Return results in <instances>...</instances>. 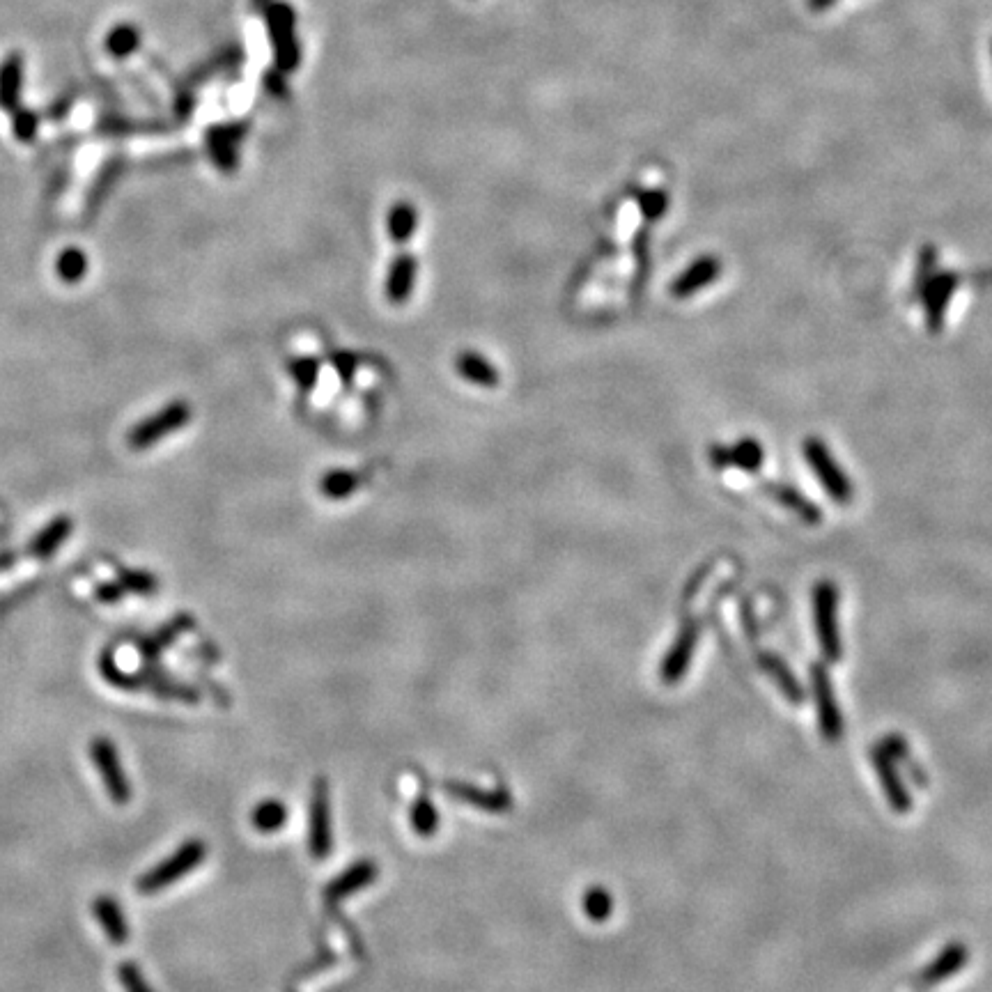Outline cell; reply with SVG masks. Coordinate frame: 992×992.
<instances>
[{"label": "cell", "instance_id": "6da1fadb", "mask_svg": "<svg viewBox=\"0 0 992 992\" xmlns=\"http://www.w3.org/2000/svg\"><path fill=\"white\" fill-rule=\"evenodd\" d=\"M207 855V846L203 841H186L177 848L173 855L164 862H159L152 871H147L138 880V891L141 894H157V891H164L168 887H173L177 880H182L184 875H189L193 868H198L203 864V859Z\"/></svg>", "mask_w": 992, "mask_h": 992}, {"label": "cell", "instance_id": "7a4b0ae2", "mask_svg": "<svg viewBox=\"0 0 992 992\" xmlns=\"http://www.w3.org/2000/svg\"><path fill=\"white\" fill-rule=\"evenodd\" d=\"M189 421H191L189 402L182 400L170 402V405L161 407L159 412H154L152 416L138 421L134 428L127 432V446L131 451H147V448L157 446L161 439H166L177 430H182Z\"/></svg>", "mask_w": 992, "mask_h": 992}, {"label": "cell", "instance_id": "3957f363", "mask_svg": "<svg viewBox=\"0 0 992 992\" xmlns=\"http://www.w3.org/2000/svg\"><path fill=\"white\" fill-rule=\"evenodd\" d=\"M90 758L95 763L99 777L104 781V788L108 797L115 804H127L131 800V781L127 779V774L122 770L118 747H115L113 740L99 735L90 742Z\"/></svg>", "mask_w": 992, "mask_h": 992}, {"label": "cell", "instance_id": "277c9868", "mask_svg": "<svg viewBox=\"0 0 992 992\" xmlns=\"http://www.w3.org/2000/svg\"><path fill=\"white\" fill-rule=\"evenodd\" d=\"M804 457L806 464L813 469V474L818 476L820 483H823L825 490L832 494V499L836 503H850L852 501V485L848 476L843 474L839 464L829 453V448L820 441L818 437L804 439Z\"/></svg>", "mask_w": 992, "mask_h": 992}, {"label": "cell", "instance_id": "5b68a950", "mask_svg": "<svg viewBox=\"0 0 992 992\" xmlns=\"http://www.w3.org/2000/svg\"><path fill=\"white\" fill-rule=\"evenodd\" d=\"M813 614H816V630L820 646H823L829 660H839L841 657V641L839 630H836V604H839V593L832 581H820L813 591Z\"/></svg>", "mask_w": 992, "mask_h": 992}, {"label": "cell", "instance_id": "8992f818", "mask_svg": "<svg viewBox=\"0 0 992 992\" xmlns=\"http://www.w3.org/2000/svg\"><path fill=\"white\" fill-rule=\"evenodd\" d=\"M310 852L313 857L324 859L333 848V832H331V804H329V788L320 779L313 790V800H310Z\"/></svg>", "mask_w": 992, "mask_h": 992}, {"label": "cell", "instance_id": "52a82bcc", "mask_svg": "<svg viewBox=\"0 0 992 992\" xmlns=\"http://www.w3.org/2000/svg\"><path fill=\"white\" fill-rule=\"evenodd\" d=\"M72 531H74V519L65 513L56 515L35 533L33 540L28 542V554L37 558V561H49V558L60 552V547L65 545L69 536H72Z\"/></svg>", "mask_w": 992, "mask_h": 992}, {"label": "cell", "instance_id": "ba28073f", "mask_svg": "<svg viewBox=\"0 0 992 992\" xmlns=\"http://www.w3.org/2000/svg\"><path fill=\"white\" fill-rule=\"evenodd\" d=\"M719 271H722V262H719V258H715V255H705V258L692 262V265L673 281L671 294L676 299L694 297L696 292L708 288L712 281H717Z\"/></svg>", "mask_w": 992, "mask_h": 992}, {"label": "cell", "instance_id": "9c48e42d", "mask_svg": "<svg viewBox=\"0 0 992 992\" xmlns=\"http://www.w3.org/2000/svg\"><path fill=\"white\" fill-rule=\"evenodd\" d=\"M813 692H816L818 701V715H820V728H823L825 740L836 742L843 733V722H841V712L834 703L832 687H829L827 673L820 669V666H813Z\"/></svg>", "mask_w": 992, "mask_h": 992}, {"label": "cell", "instance_id": "30bf717a", "mask_svg": "<svg viewBox=\"0 0 992 992\" xmlns=\"http://www.w3.org/2000/svg\"><path fill=\"white\" fill-rule=\"evenodd\" d=\"M696 639H699V625H696L694 620H687L685 627H682L680 634H678L676 643H673V648L669 650V655H666V660L662 664L660 676L666 685H673V682H678L682 673L687 671L689 662H692L694 648H696Z\"/></svg>", "mask_w": 992, "mask_h": 992}, {"label": "cell", "instance_id": "8fae6325", "mask_svg": "<svg viewBox=\"0 0 992 992\" xmlns=\"http://www.w3.org/2000/svg\"><path fill=\"white\" fill-rule=\"evenodd\" d=\"M446 793L455 797V800L467 802L471 806H478V809L490 811V813H506L510 806H513V797H510L508 790L496 788V790H485L476 788L469 784H448Z\"/></svg>", "mask_w": 992, "mask_h": 992}, {"label": "cell", "instance_id": "7c38bea8", "mask_svg": "<svg viewBox=\"0 0 992 992\" xmlns=\"http://www.w3.org/2000/svg\"><path fill=\"white\" fill-rule=\"evenodd\" d=\"M715 467H738V469H758L763 464V446L756 439H742L735 446H715L710 451Z\"/></svg>", "mask_w": 992, "mask_h": 992}, {"label": "cell", "instance_id": "4fadbf2b", "mask_svg": "<svg viewBox=\"0 0 992 992\" xmlns=\"http://www.w3.org/2000/svg\"><path fill=\"white\" fill-rule=\"evenodd\" d=\"M375 878H377L375 862H370V859L368 862H356L354 866L347 868L345 873H340L338 878L327 887V901L329 903L343 901V898L352 896V894H356V891H361L363 887L372 885Z\"/></svg>", "mask_w": 992, "mask_h": 992}, {"label": "cell", "instance_id": "5bb4252c", "mask_svg": "<svg viewBox=\"0 0 992 992\" xmlns=\"http://www.w3.org/2000/svg\"><path fill=\"white\" fill-rule=\"evenodd\" d=\"M92 912H95L97 924L102 926L108 942L120 947L129 940L127 919H124V912L113 896H97L95 903H92Z\"/></svg>", "mask_w": 992, "mask_h": 992}, {"label": "cell", "instance_id": "9a60e30c", "mask_svg": "<svg viewBox=\"0 0 992 992\" xmlns=\"http://www.w3.org/2000/svg\"><path fill=\"white\" fill-rule=\"evenodd\" d=\"M873 765H875V770H878V777L882 781V788H885V793H887V800L889 804L894 806V811L898 813H908L910 811V795L905 793V788H903V781L901 777H898L896 770H894V765H891L889 761V751L887 749H878L873 754Z\"/></svg>", "mask_w": 992, "mask_h": 992}, {"label": "cell", "instance_id": "2e32d148", "mask_svg": "<svg viewBox=\"0 0 992 992\" xmlns=\"http://www.w3.org/2000/svg\"><path fill=\"white\" fill-rule=\"evenodd\" d=\"M23 85V56L10 53L0 65V106L7 111H17Z\"/></svg>", "mask_w": 992, "mask_h": 992}, {"label": "cell", "instance_id": "e0dca14e", "mask_svg": "<svg viewBox=\"0 0 992 992\" xmlns=\"http://www.w3.org/2000/svg\"><path fill=\"white\" fill-rule=\"evenodd\" d=\"M958 285V278L953 276V274H944V276H935L933 281L926 283V308H928V324H930V329H935V327H940V322H942V310L944 306H947V301H949V294L953 292V288Z\"/></svg>", "mask_w": 992, "mask_h": 992}, {"label": "cell", "instance_id": "ac0fdd59", "mask_svg": "<svg viewBox=\"0 0 992 992\" xmlns=\"http://www.w3.org/2000/svg\"><path fill=\"white\" fill-rule=\"evenodd\" d=\"M88 269H90V262H88V255H85L83 248L67 246L58 253L56 274L62 283L79 285L83 278L88 276Z\"/></svg>", "mask_w": 992, "mask_h": 992}, {"label": "cell", "instance_id": "d6986e66", "mask_svg": "<svg viewBox=\"0 0 992 992\" xmlns=\"http://www.w3.org/2000/svg\"><path fill=\"white\" fill-rule=\"evenodd\" d=\"M967 963V949L963 944H951L942 951V956L935 960L933 965L924 972V983L926 986H935V983H942L944 979L956 974L960 967Z\"/></svg>", "mask_w": 992, "mask_h": 992}, {"label": "cell", "instance_id": "ffe728a7", "mask_svg": "<svg viewBox=\"0 0 992 992\" xmlns=\"http://www.w3.org/2000/svg\"><path fill=\"white\" fill-rule=\"evenodd\" d=\"M414 281H416V262L409 258V255H405V258H400L391 267L389 285H386V294H389L393 304H402V301L409 299Z\"/></svg>", "mask_w": 992, "mask_h": 992}, {"label": "cell", "instance_id": "44dd1931", "mask_svg": "<svg viewBox=\"0 0 992 992\" xmlns=\"http://www.w3.org/2000/svg\"><path fill=\"white\" fill-rule=\"evenodd\" d=\"M457 372L467 379V382H474L485 386V389H492L494 384H499V372L492 368V363H487L483 356L478 354H462L457 359Z\"/></svg>", "mask_w": 992, "mask_h": 992}, {"label": "cell", "instance_id": "7402d4cb", "mask_svg": "<svg viewBox=\"0 0 992 992\" xmlns=\"http://www.w3.org/2000/svg\"><path fill=\"white\" fill-rule=\"evenodd\" d=\"M285 820H288V809H285V804L278 800L260 802L251 813L253 827L262 834L278 832V829L285 825Z\"/></svg>", "mask_w": 992, "mask_h": 992}, {"label": "cell", "instance_id": "603a6c76", "mask_svg": "<svg viewBox=\"0 0 992 992\" xmlns=\"http://www.w3.org/2000/svg\"><path fill=\"white\" fill-rule=\"evenodd\" d=\"M761 666L765 673H770L772 680L777 682L781 692L788 696V701L800 703L802 701V689L797 685V680L793 678V673L786 669V664L779 660L777 655H761Z\"/></svg>", "mask_w": 992, "mask_h": 992}, {"label": "cell", "instance_id": "cb8c5ba5", "mask_svg": "<svg viewBox=\"0 0 992 992\" xmlns=\"http://www.w3.org/2000/svg\"><path fill=\"white\" fill-rule=\"evenodd\" d=\"M770 494L774 496V499L784 503L786 508L790 510H795L797 517H802L804 522H809V524H816L818 519H820V513H818V508L813 506V503H809L806 499H802V494L800 492H795V490H790V487H772Z\"/></svg>", "mask_w": 992, "mask_h": 992}, {"label": "cell", "instance_id": "d4e9b609", "mask_svg": "<svg viewBox=\"0 0 992 992\" xmlns=\"http://www.w3.org/2000/svg\"><path fill=\"white\" fill-rule=\"evenodd\" d=\"M409 818H412V827L418 836H432L439 827V813L430 802V797H418Z\"/></svg>", "mask_w": 992, "mask_h": 992}, {"label": "cell", "instance_id": "484cf974", "mask_svg": "<svg viewBox=\"0 0 992 992\" xmlns=\"http://www.w3.org/2000/svg\"><path fill=\"white\" fill-rule=\"evenodd\" d=\"M136 44H138V33L136 28L131 26H118L106 37V51L111 53L113 58H127L129 53L136 49Z\"/></svg>", "mask_w": 992, "mask_h": 992}, {"label": "cell", "instance_id": "4316f807", "mask_svg": "<svg viewBox=\"0 0 992 992\" xmlns=\"http://www.w3.org/2000/svg\"><path fill=\"white\" fill-rule=\"evenodd\" d=\"M611 910H614V901H611V894L602 887H593L584 894V912L593 921H607Z\"/></svg>", "mask_w": 992, "mask_h": 992}, {"label": "cell", "instance_id": "83f0119b", "mask_svg": "<svg viewBox=\"0 0 992 992\" xmlns=\"http://www.w3.org/2000/svg\"><path fill=\"white\" fill-rule=\"evenodd\" d=\"M414 228H416V214H414L412 207H407V205L398 207L391 214L389 230H391L395 242H407L409 235L414 232Z\"/></svg>", "mask_w": 992, "mask_h": 992}, {"label": "cell", "instance_id": "f1b7e54d", "mask_svg": "<svg viewBox=\"0 0 992 992\" xmlns=\"http://www.w3.org/2000/svg\"><path fill=\"white\" fill-rule=\"evenodd\" d=\"M120 586L124 588V591L147 595V593H154V588H157V579H154L152 575H147V572L129 570V572H122L120 575Z\"/></svg>", "mask_w": 992, "mask_h": 992}, {"label": "cell", "instance_id": "f546056e", "mask_svg": "<svg viewBox=\"0 0 992 992\" xmlns=\"http://www.w3.org/2000/svg\"><path fill=\"white\" fill-rule=\"evenodd\" d=\"M118 974H120V983H122L124 992H154L150 988V983L145 981L143 972L138 970V965H134V963H122Z\"/></svg>", "mask_w": 992, "mask_h": 992}, {"label": "cell", "instance_id": "4dcf8cb0", "mask_svg": "<svg viewBox=\"0 0 992 992\" xmlns=\"http://www.w3.org/2000/svg\"><path fill=\"white\" fill-rule=\"evenodd\" d=\"M356 487V476L352 474H347V471H340V474H331L324 478V483H322V490L324 494L333 496V499H340V496H345V494H350L352 490Z\"/></svg>", "mask_w": 992, "mask_h": 992}, {"label": "cell", "instance_id": "1f68e13d", "mask_svg": "<svg viewBox=\"0 0 992 992\" xmlns=\"http://www.w3.org/2000/svg\"><path fill=\"white\" fill-rule=\"evenodd\" d=\"M37 127H40V120H37L35 113L14 111L12 129H14V136H17L19 141H23V143L33 141L35 134H37Z\"/></svg>", "mask_w": 992, "mask_h": 992}, {"label": "cell", "instance_id": "d6a6232c", "mask_svg": "<svg viewBox=\"0 0 992 992\" xmlns=\"http://www.w3.org/2000/svg\"><path fill=\"white\" fill-rule=\"evenodd\" d=\"M124 588L120 584H102L97 588V598L102 602H118L122 598Z\"/></svg>", "mask_w": 992, "mask_h": 992}, {"label": "cell", "instance_id": "836d02e7", "mask_svg": "<svg viewBox=\"0 0 992 992\" xmlns=\"http://www.w3.org/2000/svg\"><path fill=\"white\" fill-rule=\"evenodd\" d=\"M834 3H836V0H809V7H811V10L820 12V10H827V7H832Z\"/></svg>", "mask_w": 992, "mask_h": 992}]
</instances>
